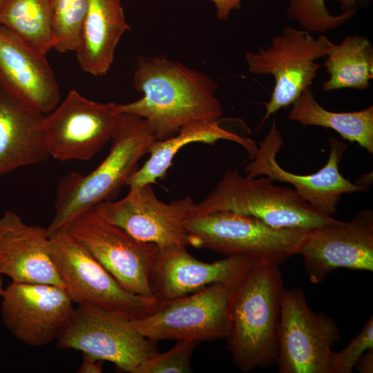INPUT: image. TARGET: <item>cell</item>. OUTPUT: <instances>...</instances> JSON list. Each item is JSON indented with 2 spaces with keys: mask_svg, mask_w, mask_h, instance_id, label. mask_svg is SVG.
Here are the masks:
<instances>
[{
  "mask_svg": "<svg viewBox=\"0 0 373 373\" xmlns=\"http://www.w3.org/2000/svg\"><path fill=\"white\" fill-rule=\"evenodd\" d=\"M133 84L142 97L118 104L119 109L144 118L156 140L171 137L186 125L221 120L217 82L178 61L161 56L138 57Z\"/></svg>",
  "mask_w": 373,
  "mask_h": 373,
  "instance_id": "1",
  "label": "cell"
},
{
  "mask_svg": "<svg viewBox=\"0 0 373 373\" xmlns=\"http://www.w3.org/2000/svg\"><path fill=\"white\" fill-rule=\"evenodd\" d=\"M279 265L259 260L234 285L227 312V347L242 372L276 364L284 291Z\"/></svg>",
  "mask_w": 373,
  "mask_h": 373,
  "instance_id": "2",
  "label": "cell"
},
{
  "mask_svg": "<svg viewBox=\"0 0 373 373\" xmlns=\"http://www.w3.org/2000/svg\"><path fill=\"white\" fill-rule=\"evenodd\" d=\"M155 140L144 118L122 113L111 136L110 152L102 163L86 175L72 172L58 182L49 235L79 213L111 200L138 169L140 160Z\"/></svg>",
  "mask_w": 373,
  "mask_h": 373,
  "instance_id": "3",
  "label": "cell"
},
{
  "mask_svg": "<svg viewBox=\"0 0 373 373\" xmlns=\"http://www.w3.org/2000/svg\"><path fill=\"white\" fill-rule=\"evenodd\" d=\"M274 182L267 176H243L238 169L229 170L196 203L193 217L230 211L256 218L273 228L306 231L336 220L315 210L294 189Z\"/></svg>",
  "mask_w": 373,
  "mask_h": 373,
  "instance_id": "4",
  "label": "cell"
},
{
  "mask_svg": "<svg viewBox=\"0 0 373 373\" xmlns=\"http://www.w3.org/2000/svg\"><path fill=\"white\" fill-rule=\"evenodd\" d=\"M51 254L64 289L79 306L94 307L131 321L154 311L160 302L133 294L65 229L50 234Z\"/></svg>",
  "mask_w": 373,
  "mask_h": 373,
  "instance_id": "5",
  "label": "cell"
},
{
  "mask_svg": "<svg viewBox=\"0 0 373 373\" xmlns=\"http://www.w3.org/2000/svg\"><path fill=\"white\" fill-rule=\"evenodd\" d=\"M334 43L326 36L317 38L303 29L285 27L267 47L247 51L248 70L257 75H271L274 86L259 127L280 109L291 106L313 84Z\"/></svg>",
  "mask_w": 373,
  "mask_h": 373,
  "instance_id": "6",
  "label": "cell"
},
{
  "mask_svg": "<svg viewBox=\"0 0 373 373\" xmlns=\"http://www.w3.org/2000/svg\"><path fill=\"white\" fill-rule=\"evenodd\" d=\"M190 246L227 256H245L278 265L297 254L307 233L273 228L249 216L217 211L188 219L184 223Z\"/></svg>",
  "mask_w": 373,
  "mask_h": 373,
  "instance_id": "7",
  "label": "cell"
},
{
  "mask_svg": "<svg viewBox=\"0 0 373 373\" xmlns=\"http://www.w3.org/2000/svg\"><path fill=\"white\" fill-rule=\"evenodd\" d=\"M63 228L123 289L133 294L155 298L149 280L160 251L157 245L133 238L106 222L93 208L75 216Z\"/></svg>",
  "mask_w": 373,
  "mask_h": 373,
  "instance_id": "8",
  "label": "cell"
},
{
  "mask_svg": "<svg viewBox=\"0 0 373 373\" xmlns=\"http://www.w3.org/2000/svg\"><path fill=\"white\" fill-rule=\"evenodd\" d=\"M341 339L336 321L314 311L303 289H284L278 333L280 373H332V347Z\"/></svg>",
  "mask_w": 373,
  "mask_h": 373,
  "instance_id": "9",
  "label": "cell"
},
{
  "mask_svg": "<svg viewBox=\"0 0 373 373\" xmlns=\"http://www.w3.org/2000/svg\"><path fill=\"white\" fill-rule=\"evenodd\" d=\"M63 350H75L137 373L141 364L158 352L152 341L127 319L94 307L78 306L56 340Z\"/></svg>",
  "mask_w": 373,
  "mask_h": 373,
  "instance_id": "10",
  "label": "cell"
},
{
  "mask_svg": "<svg viewBox=\"0 0 373 373\" xmlns=\"http://www.w3.org/2000/svg\"><path fill=\"white\" fill-rule=\"evenodd\" d=\"M236 283H213L189 295L160 302L155 311L131 322L154 342L189 340L200 343L226 338L229 301Z\"/></svg>",
  "mask_w": 373,
  "mask_h": 373,
  "instance_id": "11",
  "label": "cell"
},
{
  "mask_svg": "<svg viewBox=\"0 0 373 373\" xmlns=\"http://www.w3.org/2000/svg\"><path fill=\"white\" fill-rule=\"evenodd\" d=\"M121 115L117 104L95 102L70 90L44 117L50 157L61 161L90 160L111 140Z\"/></svg>",
  "mask_w": 373,
  "mask_h": 373,
  "instance_id": "12",
  "label": "cell"
},
{
  "mask_svg": "<svg viewBox=\"0 0 373 373\" xmlns=\"http://www.w3.org/2000/svg\"><path fill=\"white\" fill-rule=\"evenodd\" d=\"M195 204L191 196L164 202L157 198L151 184H146L130 189L119 200L102 202L93 209L133 238L162 249L190 246L184 223L193 216Z\"/></svg>",
  "mask_w": 373,
  "mask_h": 373,
  "instance_id": "13",
  "label": "cell"
},
{
  "mask_svg": "<svg viewBox=\"0 0 373 373\" xmlns=\"http://www.w3.org/2000/svg\"><path fill=\"white\" fill-rule=\"evenodd\" d=\"M328 160L316 173L297 175L283 169L277 162L283 137L275 119L267 135L260 142L255 155L245 166L249 177L267 176L274 181L288 183L294 187L300 197L321 213L332 216L343 195L366 191L368 186L354 184L345 178L339 171V162L347 145L336 137H329Z\"/></svg>",
  "mask_w": 373,
  "mask_h": 373,
  "instance_id": "14",
  "label": "cell"
},
{
  "mask_svg": "<svg viewBox=\"0 0 373 373\" xmlns=\"http://www.w3.org/2000/svg\"><path fill=\"white\" fill-rule=\"evenodd\" d=\"M297 254L303 257L310 281L322 283L334 270L373 271V212L361 211L349 222L336 220L312 229Z\"/></svg>",
  "mask_w": 373,
  "mask_h": 373,
  "instance_id": "15",
  "label": "cell"
},
{
  "mask_svg": "<svg viewBox=\"0 0 373 373\" xmlns=\"http://www.w3.org/2000/svg\"><path fill=\"white\" fill-rule=\"evenodd\" d=\"M3 324L21 343L33 347L56 341L74 312L64 288L39 283H10L1 294Z\"/></svg>",
  "mask_w": 373,
  "mask_h": 373,
  "instance_id": "16",
  "label": "cell"
},
{
  "mask_svg": "<svg viewBox=\"0 0 373 373\" xmlns=\"http://www.w3.org/2000/svg\"><path fill=\"white\" fill-rule=\"evenodd\" d=\"M245 256H227L213 262L192 256L186 247L159 251L150 275L153 296L160 302L174 300L213 283H237L258 261Z\"/></svg>",
  "mask_w": 373,
  "mask_h": 373,
  "instance_id": "17",
  "label": "cell"
},
{
  "mask_svg": "<svg viewBox=\"0 0 373 373\" xmlns=\"http://www.w3.org/2000/svg\"><path fill=\"white\" fill-rule=\"evenodd\" d=\"M0 274L12 282L64 288L52 257L47 228L24 222L12 210L0 217Z\"/></svg>",
  "mask_w": 373,
  "mask_h": 373,
  "instance_id": "18",
  "label": "cell"
},
{
  "mask_svg": "<svg viewBox=\"0 0 373 373\" xmlns=\"http://www.w3.org/2000/svg\"><path fill=\"white\" fill-rule=\"evenodd\" d=\"M0 87L44 115L61 100L58 83L46 55L1 25Z\"/></svg>",
  "mask_w": 373,
  "mask_h": 373,
  "instance_id": "19",
  "label": "cell"
},
{
  "mask_svg": "<svg viewBox=\"0 0 373 373\" xmlns=\"http://www.w3.org/2000/svg\"><path fill=\"white\" fill-rule=\"evenodd\" d=\"M45 115L0 87V177L50 157Z\"/></svg>",
  "mask_w": 373,
  "mask_h": 373,
  "instance_id": "20",
  "label": "cell"
},
{
  "mask_svg": "<svg viewBox=\"0 0 373 373\" xmlns=\"http://www.w3.org/2000/svg\"><path fill=\"white\" fill-rule=\"evenodd\" d=\"M129 30L121 0H88L75 52L82 70L93 76L106 75L122 37Z\"/></svg>",
  "mask_w": 373,
  "mask_h": 373,
  "instance_id": "21",
  "label": "cell"
},
{
  "mask_svg": "<svg viewBox=\"0 0 373 373\" xmlns=\"http://www.w3.org/2000/svg\"><path fill=\"white\" fill-rule=\"evenodd\" d=\"M220 121L200 122L186 125L174 135L162 140H155L150 147L149 158L127 181L130 189L152 184L158 179H164L172 160L180 149L191 143L213 144L224 140L242 146L249 159L258 150L254 141L223 128Z\"/></svg>",
  "mask_w": 373,
  "mask_h": 373,
  "instance_id": "22",
  "label": "cell"
},
{
  "mask_svg": "<svg viewBox=\"0 0 373 373\" xmlns=\"http://www.w3.org/2000/svg\"><path fill=\"white\" fill-rule=\"evenodd\" d=\"M288 117L303 126L331 128L343 139L356 142L373 153V106L352 112H333L323 108L310 88L291 104Z\"/></svg>",
  "mask_w": 373,
  "mask_h": 373,
  "instance_id": "23",
  "label": "cell"
},
{
  "mask_svg": "<svg viewBox=\"0 0 373 373\" xmlns=\"http://www.w3.org/2000/svg\"><path fill=\"white\" fill-rule=\"evenodd\" d=\"M323 64L329 77L322 84L325 92L342 88L365 90L373 78V48L365 36L351 35L333 44Z\"/></svg>",
  "mask_w": 373,
  "mask_h": 373,
  "instance_id": "24",
  "label": "cell"
},
{
  "mask_svg": "<svg viewBox=\"0 0 373 373\" xmlns=\"http://www.w3.org/2000/svg\"><path fill=\"white\" fill-rule=\"evenodd\" d=\"M0 25L43 55L54 48L50 0H4L0 8Z\"/></svg>",
  "mask_w": 373,
  "mask_h": 373,
  "instance_id": "25",
  "label": "cell"
},
{
  "mask_svg": "<svg viewBox=\"0 0 373 373\" xmlns=\"http://www.w3.org/2000/svg\"><path fill=\"white\" fill-rule=\"evenodd\" d=\"M363 1L289 0L287 15L310 33H325L352 18Z\"/></svg>",
  "mask_w": 373,
  "mask_h": 373,
  "instance_id": "26",
  "label": "cell"
},
{
  "mask_svg": "<svg viewBox=\"0 0 373 373\" xmlns=\"http://www.w3.org/2000/svg\"><path fill=\"white\" fill-rule=\"evenodd\" d=\"M54 32V49L75 52L86 14L88 0H50Z\"/></svg>",
  "mask_w": 373,
  "mask_h": 373,
  "instance_id": "27",
  "label": "cell"
},
{
  "mask_svg": "<svg viewBox=\"0 0 373 373\" xmlns=\"http://www.w3.org/2000/svg\"><path fill=\"white\" fill-rule=\"evenodd\" d=\"M168 351L156 353L143 362L137 373H188L192 372L191 362L193 352L200 343L182 340Z\"/></svg>",
  "mask_w": 373,
  "mask_h": 373,
  "instance_id": "28",
  "label": "cell"
},
{
  "mask_svg": "<svg viewBox=\"0 0 373 373\" xmlns=\"http://www.w3.org/2000/svg\"><path fill=\"white\" fill-rule=\"evenodd\" d=\"M370 349H373L372 315L343 350L332 352L329 361L332 373H352L359 357Z\"/></svg>",
  "mask_w": 373,
  "mask_h": 373,
  "instance_id": "29",
  "label": "cell"
},
{
  "mask_svg": "<svg viewBox=\"0 0 373 373\" xmlns=\"http://www.w3.org/2000/svg\"><path fill=\"white\" fill-rule=\"evenodd\" d=\"M211 1L216 9V16L218 20H227L231 12L241 8L244 0H207Z\"/></svg>",
  "mask_w": 373,
  "mask_h": 373,
  "instance_id": "30",
  "label": "cell"
},
{
  "mask_svg": "<svg viewBox=\"0 0 373 373\" xmlns=\"http://www.w3.org/2000/svg\"><path fill=\"white\" fill-rule=\"evenodd\" d=\"M83 362L78 370L79 373H101L103 371V361L96 359L82 353Z\"/></svg>",
  "mask_w": 373,
  "mask_h": 373,
  "instance_id": "31",
  "label": "cell"
},
{
  "mask_svg": "<svg viewBox=\"0 0 373 373\" xmlns=\"http://www.w3.org/2000/svg\"><path fill=\"white\" fill-rule=\"evenodd\" d=\"M354 369L360 373L373 372V349L367 350L362 354Z\"/></svg>",
  "mask_w": 373,
  "mask_h": 373,
  "instance_id": "32",
  "label": "cell"
},
{
  "mask_svg": "<svg viewBox=\"0 0 373 373\" xmlns=\"http://www.w3.org/2000/svg\"><path fill=\"white\" fill-rule=\"evenodd\" d=\"M4 288L3 287L2 275L0 274V296H1Z\"/></svg>",
  "mask_w": 373,
  "mask_h": 373,
  "instance_id": "33",
  "label": "cell"
},
{
  "mask_svg": "<svg viewBox=\"0 0 373 373\" xmlns=\"http://www.w3.org/2000/svg\"><path fill=\"white\" fill-rule=\"evenodd\" d=\"M3 1H4V0H0V8H1V5L3 4Z\"/></svg>",
  "mask_w": 373,
  "mask_h": 373,
  "instance_id": "34",
  "label": "cell"
}]
</instances>
